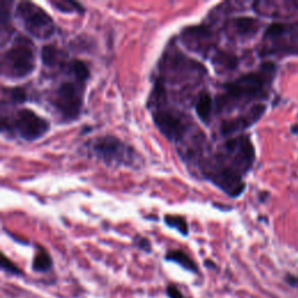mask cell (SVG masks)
<instances>
[{"label":"cell","instance_id":"1","mask_svg":"<svg viewBox=\"0 0 298 298\" xmlns=\"http://www.w3.org/2000/svg\"><path fill=\"white\" fill-rule=\"evenodd\" d=\"M254 158L251 139L242 135L224 142L215 153L203 156L197 166L205 180L229 197H238L244 192L246 184L242 177L251 170Z\"/></svg>","mask_w":298,"mask_h":298},{"label":"cell","instance_id":"2","mask_svg":"<svg viewBox=\"0 0 298 298\" xmlns=\"http://www.w3.org/2000/svg\"><path fill=\"white\" fill-rule=\"evenodd\" d=\"M274 69V64L265 63L258 73L242 74L239 78L224 84L223 92L215 98L216 111L228 113L252 100L262 98L273 77Z\"/></svg>","mask_w":298,"mask_h":298},{"label":"cell","instance_id":"3","mask_svg":"<svg viewBox=\"0 0 298 298\" xmlns=\"http://www.w3.org/2000/svg\"><path fill=\"white\" fill-rule=\"evenodd\" d=\"M158 77L164 85H197L206 74L202 63L184 55L176 48H169L158 64Z\"/></svg>","mask_w":298,"mask_h":298},{"label":"cell","instance_id":"4","mask_svg":"<svg viewBox=\"0 0 298 298\" xmlns=\"http://www.w3.org/2000/svg\"><path fill=\"white\" fill-rule=\"evenodd\" d=\"M37 67V48L34 42L24 35H18L11 46L4 51L0 61L2 77L18 80L27 77Z\"/></svg>","mask_w":298,"mask_h":298},{"label":"cell","instance_id":"5","mask_svg":"<svg viewBox=\"0 0 298 298\" xmlns=\"http://www.w3.org/2000/svg\"><path fill=\"white\" fill-rule=\"evenodd\" d=\"M86 148L93 157L109 167H138L141 160L134 148L114 135L92 139Z\"/></svg>","mask_w":298,"mask_h":298},{"label":"cell","instance_id":"6","mask_svg":"<svg viewBox=\"0 0 298 298\" xmlns=\"http://www.w3.org/2000/svg\"><path fill=\"white\" fill-rule=\"evenodd\" d=\"M150 111L155 126L169 141L181 145L197 129L186 113L168 106V103Z\"/></svg>","mask_w":298,"mask_h":298},{"label":"cell","instance_id":"7","mask_svg":"<svg viewBox=\"0 0 298 298\" xmlns=\"http://www.w3.org/2000/svg\"><path fill=\"white\" fill-rule=\"evenodd\" d=\"M69 78L56 87L53 96V105L61 118L66 121H73L78 118L82 112L84 102V82L67 74Z\"/></svg>","mask_w":298,"mask_h":298},{"label":"cell","instance_id":"8","mask_svg":"<svg viewBox=\"0 0 298 298\" xmlns=\"http://www.w3.org/2000/svg\"><path fill=\"white\" fill-rule=\"evenodd\" d=\"M49 128V121L29 109H20L8 118H2V132L15 133L26 141L38 140L47 134Z\"/></svg>","mask_w":298,"mask_h":298},{"label":"cell","instance_id":"9","mask_svg":"<svg viewBox=\"0 0 298 298\" xmlns=\"http://www.w3.org/2000/svg\"><path fill=\"white\" fill-rule=\"evenodd\" d=\"M27 33L38 40H47L56 32V25L48 13L31 1H20L14 12Z\"/></svg>","mask_w":298,"mask_h":298},{"label":"cell","instance_id":"10","mask_svg":"<svg viewBox=\"0 0 298 298\" xmlns=\"http://www.w3.org/2000/svg\"><path fill=\"white\" fill-rule=\"evenodd\" d=\"M180 40L191 53L202 57H210L217 50L218 35L211 26L198 25L186 27L181 32Z\"/></svg>","mask_w":298,"mask_h":298},{"label":"cell","instance_id":"11","mask_svg":"<svg viewBox=\"0 0 298 298\" xmlns=\"http://www.w3.org/2000/svg\"><path fill=\"white\" fill-rule=\"evenodd\" d=\"M265 112L264 104H255L252 109L244 114L235 116L229 120H224L220 124L219 132L223 137H229L240 131H245L257 122Z\"/></svg>","mask_w":298,"mask_h":298},{"label":"cell","instance_id":"12","mask_svg":"<svg viewBox=\"0 0 298 298\" xmlns=\"http://www.w3.org/2000/svg\"><path fill=\"white\" fill-rule=\"evenodd\" d=\"M259 31V21L251 17L234 18L226 22L225 33L228 37H249L257 34ZM232 37V38H233Z\"/></svg>","mask_w":298,"mask_h":298},{"label":"cell","instance_id":"13","mask_svg":"<svg viewBox=\"0 0 298 298\" xmlns=\"http://www.w3.org/2000/svg\"><path fill=\"white\" fill-rule=\"evenodd\" d=\"M211 63L216 73L222 74L234 70L238 67V58L227 51L217 49L211 56Z\"/></svg>","mask_w":298,"mask_h":298},{"label":"cell","instance_id":"14","mask_svg":"<svg viewBox=\"0 0 298 298\" xmlns=\"http://www.w3.org/2000/svg\"><path fill=\"white\" fill-rule=\"evenodd\" d=\"M215 109V99L209 92H200L195 100L196 114L204 124L209 125Z\"/></svg>","mask_w":298,"mask_h":298},{"label":"cell","instance_id":"15","mask_svg":"<svg viewBox=\"0 0 298 298\" xmlns=\"http://www.w3.org/2000/svg\"><path fill=\"white\" fill-rule=\"evenodd\" d=\"M13 2L2 0L0 2V38H1V46L4 47L9 38L11 34L13 33V29L11 27V7Z\"/></svg>","mask_w":298,"mask_h":298},{"label":"cell","instance_id":"16","mask_svg":"<svg viewBox=\"0 0 298 298\" xmlns=\"http://www.w3.org/2000/svg\"><path fill=\"white\" fill-rule=\"evenodd\" d=\"M64 55L58 48L54 44H46L41 49V61L44 67L48 68H56L58 66H66L67 63H63Z\"/></svg>","mask_w":298,"mask_h":298},{"label":"cell","instance_id":"17","mask_svg":"<svg viewBox=\"0 0 298 298\" xmlns=\"http://www.w3.org/2000/svg\"><path fill=\"white\" fill-rule=\"evenodd\" d=\"M66 73L67 74L74 77L80 82L86 83V80L90 78V70L86 67V64L80 60H71L66 64Z\"/></svg>","mask_w":298,"mask_h":298},{"label":"cell","instance_id":"18","mask_svg":"<svg viewBox=\"0 0 298 298\" xmlns=\"http://www.w3.org/2000/svg\"><path fill=\"white\" fill-rule=\"evenodd\" d=\"M166 260L176 262V263L180 264L181 267H183L184 269L192 271V273H196V271L198 270L195 261H193L186 253H184L183 251H180V249H175V251L168 252L166 255Z\"/></svg>","mask_w":298,"mask_h":298},{"label":"cell","instance_id":"19","mask_svg":"<svg viewBox=\"0 0 298 298\" xmlns=\"http://www.w3.org/2000/svg\"><path fill=\"white\" fill-rule=\"evenodd\" d=\"M1 103L5 105L6 103L9 104H22L27 100V92L24 87L14 86V87H2L1 91Z\"/></svg>","mask_w":298,"mask_h":298},{"label":"cell","instance_id":"20","mask_svg":"<svg viewBox=\"0 0 298 298\" xmlns=\"http://www.w3.org/2000/svg\"><path fill=\"white\" fill-rule=\"evenodd\" d=\"M49 4L58 12L66 13V14H73V13L83 14L84 13L82 5L79 2L73 1V0H50Z\"/></svg>","mask_w":298,"mask_h":298},{"label":"cell","instance_id":"21","mask_svg":"<svg viewBox=\"0 0 298 298\" xmlns=\"http://www.w3.org/2000/svg\"><path fill=\"white\" fill-rule=\"evenodd\" d=\"M51 267H53V260H51L49 253L46 249L40 248L33 260V269L35 271L44 273V271L51 269Z\"/></svg>","mask_w":298,"mask_h":298},{"label":"cell","instance_id":"22","mask_svg":"<svg viewBox=\"0 0 298 298\" xmlns=\"http://www.w3.org/2000/svg\"><path fill=\"white\" fill-rule=\"evenodd\" d=\"M164 223H166L169 227L177 229L181 234L187 235V233H189V226H187L186 219H184L183 217L168 215L164 217Z\"/></svg>","mask_w":298,"mask_h":298},{"label":"cell","instance_id":"23","mask_svg":"<svg viewBox=\"0 0 298 298\" xmlns=\"http://www.w3.org/2000/svg\"><path fill=\"white\" fill-rule=\"evenodd\" d=\"M284 31H286V25L275 22V24H271L269 27L267 28L264 35L268 37H278V35H281L282 33H284Z\"/></svg>","mask_w":298,"mask_h":298},{"label":"cell","instance_id":"24","mask_svg":"<svg viewBox=\"0 0 298 298\" xmlns=\"http://www.w3.org/2000/svg\"><path fill=\"white\" fill-rule=\"evenodd\" d=\"M1 268L9 274H15V275L21 274V270L19 269L17 265L13 263V262L9 260V259L6 258L4 254L1 255Z\"/></svg>","mask_w":298,"mask_h":298},{"label":"cell","instance_id":"25","mask_svg":"<svg viewBox=\"0 0 298 298\" xmlns=\"http://www.w3.org/2000/svg\"><path fill=\"white\" fill-rule=\"evenodd\" d=\"M167 295L169 296V298H186L181 293L180 289H178L177 287L173 286V284H170V286H168L167 288Z\"/></svg>","mask_w":298,"mask_h":298},{"label":"cell","instance_id":"26","mask_svg":"<svg viewBox=\"0 0 298 298\" xmlns=\"http://www.w3.org/2000/svg\"><path fill=\"white\" fill-rule=\"evenodd\" d=\"M135 242H137L138 247L144 249L146 252L150 251V242H149L146 238H142V236H138L137 239H135Z\"/></svg>","mask_w":298,"mask_h":298}]
</instances>
